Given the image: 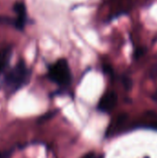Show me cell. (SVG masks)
<instances>
[{"label": "cell", "instance_id": "5", "mask_svg": "<svg viewBox=\"0 0 157 158\" xmlns=\"http://www.w3.org/2000/svg\"><path fill=\"white\" fill-rule=\"evenodd\" d=\"M11 56L10 48H6L0 53V72H3L7 67Z\"/></svg>", "mask_w": 157, "mask_h": 158}, {"label": "cell", "instance_id": "9", "mask_svg": "<svg viewBox=\"0 0 157 158\" xmlns=\"http://www.w3.org/2000/svg\"><path fill=\"white\" fill-rule=\"evenodd\" d=\"M12 155V150H6L5 152L0 153V158H10Z\"/></svg>", "mask_w": 157, "mask_h": 158}, {"label": "cell", "instance_id": "4", "mask_svg": "<svg viewBox=\"0 0 157 158\" xmlns=\"http://www.w3.org/2000/svg\"><path fill=\"white\" fill-rule=\"evenodd\" d=\"M14 10L17 14V18L15 19L14 24L15 26L19 29L22 30L25 26L26 23V19H27V13H26V7L25 5L22 2H18L15 4L14 6Z\"/></svg>", "mask_w": 157, "mask_h": 158}, {"label": "cell", "instance_id": "1", "mask_svg": "<svg viewBox=\"0 0 157 158\" xmlns=\"http://www.w3.org/2000/svg\"><path fill=\"white\" fill-rule=\"evenodd\" d=\"M31 71L23 61H19L13 69H11L5 76L6 86L15 92L24 86L30 79Z\"/></svg>", "mask_w": 157, "mask_h": 158}, {"label": "cell", "instance_id": "7", "mask_svg": "<svg viewBox=\"0 0 157 158\" xmlns=\"http://www.w3.org/2000/svg\"><path fill=\"white\" fill-rule=\"evenodd\" d=\"M150 77L153 79H157V63L152 67L150 70Z\"/></svg>", "mask_w": 157, "mask_h": 158}, {"label": "cell", "instance_id": "10", "mask_svg": "<svg viewBox=\"0 0 157 158\" xmlns=\"http://www.w3.org/2000/svg\"><path fill=\"white\" fill-rule=\"evenodd\" d=\"M144 52H145V49H143V48H140V49H138V50L136 51L135 57H136V58H139L140 56H142L144 54Z\"/></svg>", "mask_w": 157, "mask_h": 158}, {"label": "cell", "instance_id": "3", "mask_svg": "<svg viewBox=\"0 0 157 158\" xmlns=\"http://www.w3.org/2000/svg\"><path fill=\"white\" fill-rule=\"evenodd\" d=\"M118 104V95L114 92H108L105 94L99 103H98V109L104 113H109L112 111Z\"/></svg>", "mask_w": 157, "mask_h": 158}, {"label": "cell", "instance_id": "11", "mask_svg": "<svg viewBox=\"0 0 157 158\" xmlns=\"http://www.w3.org/2000/svg\"><path fill=\"white\" fill-rule=\"evenodd\" d=\"M153 99H154L155 102H157V90H156V92L155 93V94L153 95Z\"/></svg>", "mask_w": 157, "mask_h": 158}, {"label": "cell", "instance_id": "12", "mask_svg": "<svg viewBox=\"0 0 157 158\" xmlns=\"http://www.w3.org/2000/svg\"><path fill=\"white\" fill-rule=\"evenodd\" d=\"M146 158H149V157H146Z\"/></svg>", "mask_w": 157, "mask_h": 158}, {"label": "cell", "instance_id": "6", "mask_svg": "<svg viewBox=\"0 0 157 158\" xmlns=\"http://www.w3.org/2000/svg\"><path fill=\"white\" fill-rule=\"evenodd\" d=\"M81 158H104V156H101V155H97L93 152H91V153H88L86 155H84Z\"/></svg>", "mask_w": 157, "mask_h": 158}, {"label": "cell", "instance_id": "8", "mask_svg": "<svg viewBox=\"0 0 157 158\" xmlns=\"http://www.w3.org/2000/svg\"><path fill=\"white\" fill-rule=\"evenodd\" d=\"M123 84H124V86L126 87V89L129 90V89L131 87V80L129 79V78H127V77L123 78Z\"/></svg>", "mask_w": 157, "mask_h": 158}, {"label": "cell", "instance_id": "2", "mask_svg": "<svg viewBox=\"0 0 157 158\" xmlns=\"http://www.w3.org/2000/svg\"><path fill=\"white\" fill-rule=\"evenodd\" d=\"M49 79L60 86H67L71 81V72L66 59H59L48 70Z\"/></svg>", "mask_w": 157, "mask_h": 158}]
</instances>
